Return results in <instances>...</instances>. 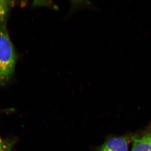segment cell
Wrapping results in <instances>:
<instances>
[{"mask_svg": "<svg viewBox=\"0 0 151 151\" xmlns=\"http://www.w3.org/2000/svg\"><path fill=\"white\" fill-rule=\"evenodd\" d=\"M17 57L3 22L0 23V85L6 84L14 71Z\"/></svg>", "mask_w": 151, "mask_h": 151, "instance_id": "6da1fadb", "label": "cell"}, {"mask_svg": "<svg viewBox=\"0 0 151 151\" xmlns=\"http://www.w3.org/2000/svg\"><path fill=\"white\" fill-rule=\"evenodd\" d=\"M129 139L127 137H117L109 139L95 151H128Z\"/></svg>", "mask_w": 151, "mask_h": 151, "instance_id": "7a4b0ae2", "label": "cell"}, {"mask_svg": "<svg viewBox=\"0 0 151 151\" xmlns=\"http://www.w3.org/2000/svg\"><path fill=\"white\" fill-rule=\"evenodd\" d=\"M131 151H151V133L141 137H133Z\"/></svg>", "mask_w": 151, "mask_h": 151, "instance_id": "3957f363", "label": "cell"}, {"mask_svg": "<svg viewBox=\"0 0 151 151\" xmlns=\"http://www.w3.org/2000/svg\"><path fill=\"white\" fill-rule=\"evenodd\" d=\"M13 4V1H0V23L3 22L5 17Z\"/></svg>", "mask_w": 151, "mask_h": 151, "instance_id": "277c9868", "label": "cell"}, {"mask_svg": "<svg viewBox=\"0 0 151 151\" xmlns=\"http://www.w3.org/2000/svg\"><path fill=\"white\" fill-rule=\"evenodd\" d=\"M14 145L12 141L4 139L0 136V151H12Z\"/></svg>", "mask_w": 151, "mask_h": 151, "instance_id": "5b68a950", "label": "cell"}, {"mask_svg": "<svg viewBox=\"0 0 151 151\" xmlns=\"http://www.w3.org/2000/svg\"><path fill=\"white\" fill-rule=\"evenodd\" d=\"M70 12H73L76 10L78 8H81V7H87L91 5L92 4L89 1H72Z\"/></svg>", "mask_w": 151, "mask_h": 151, "instance_id": "8992f818", "label": "cell"}]
</instances>
